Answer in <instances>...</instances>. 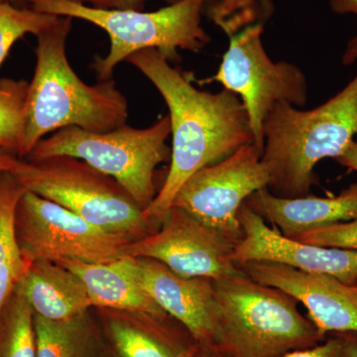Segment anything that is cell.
<instances>
[{
  "instance_id": "obj_1",
  "label": "cell",
  "mask_w": 357,
  "mask_h": 357,
  "mask_svg": "<svg viewBox=\"0 0 357 357\" xmlns=\"http://www.w3.org/2000/svg\"><path fill=\"white\" fill-rule=\"evenodd\" d=\"M126 62L153 84L169 109L173 137L170 167L156 198L144 211L159 227L188 178L255 143V137L248 109L232 91H199L190 75L175 69L155 49L136 52Z\"/></svg>"
},
{
  "instance_id": "obj_2",
  "label": "cell",
  "mask_w": 357,
  "mask_h": 357,
  "mask_svg": "<svg viewBox=\"0 0 357 357\" xmlns=\"http://www.w3.org/2000/svg\"><path fill=\"white\" fill-rule=\"evenodd\" d=\"M72 26L73 18L59 16L36 36V67L26 98L21 159L47 134L60 129L107 132L128 122V100L114 79L88 84L70 65L66 46Z\"/></svg>"
},
{
  "instance_id": "obj_3",
  "label": "cell",
  "mask_w": 357,
  "mask_h": 357,
  "mask_svg": "<svg viewBox=\"0 0 357 357\" xmlns=\"http://www.w3.org/2000/svg\"><path fill=\"white\" fill-rule=\"evenodd\" d=\"M204 13L229 38L217 74L202 84H222L241 98L248 109L255 145L264 147L263 123L275 103L302 107L307 100L304 72L288 62H274L262 41L273 13L271 0H206Z\"/></svg>"
},
{
  "instance_id": "obj_4",
  "label": "cell",
  "mask_w": 357,
  "mask_h": 357,
  "mask_svg": "<svg viewBox=\"0 0 357 357\" xmlns=\"http://www.w3.org/2000/svg\"><path fill=\"white\" fill-rule=\"evenodd\" d=\"M356 133L357 74L314 109L275 103L263 123L268 190L280 198L307 196L316 182L314 167L321 160L337 159Z\"/></svg>"
},
{
  "instance_id": "obj_5",
  "label": "cell",
  "mask_w": 357,
  "mask_h": 357,
  "mask_svg": "<svg viewBox=\"0 0 357 357\" xmlns=\"http://www.w3.org/2000/svg\"><path fill=\"white\" fill-rule=\"evenodd\" d=\"M215 283L220 309L218 347L230 357H282L324 342L292 296L243 270Z\"/></svg>"
},
{
  "instance_id": "obj_6",
  "label": "cell",
  "mask_w": 357,
  "mask_h": 357,
  "mask_svg": "<svg viewBox=\"0 0 357 357\" xmlns=\"http://www.w3.org/2000/svg\"><path fill=\"white\" fill-rule=\"evenodd\" d=\"M206 1L178 0L152 13L105 10L70 0H27V4L38 13L86 21L107 33L109 53L96 56L91 68L98 81H107L117 66L138 51L155 49L169 62H176L178 50H203L211 41L202 26Z\"/></svg>"
},
{
  "instance_id": "obj_7",
  "label": "cell",
  "mask_w": 357,
  "mask_h": 357,
  "mask_svg": "<svg viewBox=\"0 0 357 357\" xmlns=\"http://www.w3.org/2000/svg\"><path fill=\"white\" fill-rule=\"evenodd\" d=\"M170 135L169 115L143 129L128 124L107 132L63 128L40 141L25 160L40 161L56 156L82 160L114 178L145 211L158 194L155 170L171 160L166 143Z\"/></svg>"
},
{
  "instance_id": "obj_8",
  "label": "cell",
  "mask_w": 357,
  "mask_h": 357,
  "mask_svg": "<svg viewBox=\"0 0 357 357\" xmlns=\"http://www.w3.org/2000/svg\"><path fill=\"white\" fill-rule=\"evenodd\" d=\"M13 173L27 191L107 231L138 239L159 229L114 178L82 160L69 156L40 161L21 159Z\"/></svg>"
},
{
  "instance_id": "obj_9",
  "label": "cell",
  "mask_w": 357,
  "mask_h": 357,
  "mask_svg": "<svg viewBox=\"0 0 357 357\" xmlns=\"http://www.w3.org/2000/svg\"><path fill=\"white\" fill-rule=\"evenodd\" d=\"M15 234L28 263L100 264L128 256L131 238L96 227L60 204L26 191L15 211Z\"/></svg>"
},
{
  "instance_id": "obj_10",
  "label": "cell",
  "mask_w": 357,
  "mask_h": 357,
  "mask_svg": "<svg viewBox=\"0 0 357 357\" xmlns=\"http://www.w3.org/2000/svg\"><path fill=\"white\" fill-rule=\"evenodd\" d=\"M269 181L262 150L251 143L188 178L178 189L172 206L239 243L243 236L239 210L251 195L268 188Z\"/></svg>"
},
{
  "instance_id": "obj_11",
  "label": "cell",
  "mask_w": 357,
  "mask_h": 357,
  "mask_svg": "<svg viewBox=\"0 0 357 357\" xmlns=\"http://www.w3.org/2000/svg\"><path fill=\"white\" fill-rule=\"evenodd\" d=\"M237 243L182 208L172 206L159 229L131 241L126 255L156 260L187 278L218 280L241 271L232 259Z\"/></svg>"
},
{
  "instance_id": "obj_12",
  "label": "cell",
  "mask_w": 357,
  "mask_h": 357,
  "mask_svg": "<svg viewBox=\"0 0 357 357\" xmlns=\"http://www.w3.org/2000/svg\"><path fill=\"white\" fill-rule=\"evenodd\" d=\"M243 236L232 259L238 265L271 262L307 273L326 274L354 286L357 280V251L301 243L272 229L244 203L238 213Z\"/></svg>"
},
{
  "instance_id": "obj_13",
  "label": "cell",
  "mask_w": 357,
  "mask_h": 357,
  "mask_svg": "<svg viewBox=\"0 0 357 357\" xmlns=\"http://www.w3.org/2000/svg\"><path fill=\"white\" fill-rule=\"evenodd\" d=\"M255 280L280 289L306 307L319 335L357 333V291L331 275L307 273L287 265L248 262L237 266Z\"/></svg>"
},
{
  "instance_id": "obj_14",
  "label": "cell",
  "mask_w": 357,
  "mask_h": 357,
  "mask_svg": "<svg viewBox=\"0 0 357 357\" xmlns=\"http://www.w3.org/2000/svg\"><path fill=\"white\" fill-rule=\"evenodd\" d=\"M143 288L178 321L199 344L218 347L220 309L215 283L204 277H182L161 262L138 258Z\"/></svg>"
},
{
  "instance_id": "obj_15",
  "label": "cell",
  "mask_w": 357,
  "mask_h": 357,
  "mask_svg": "<svg viewBox=\"0 0 357 357\" xmlns=\"http://www.w3.org/2000/svg\"><path fill=\"white\" fill-rule=\"evenodd\" d=\"M245 204L283 236L293 237L307 230L357 218V182L337 196L280 198L268 188L251 195Z\"/></svg>"
},
{
  "instance_id": "obj_16",
  "label": "cell",
  "mask_w": 357,
  "mask_h": 357,
  "mask_svg": "<svg viewBox=\"0 0 357 357\" xmlns=\"http://www.w3.org/2000/svg\"><path fill=\"white\" fill-rule=\"evenodd\" d=\"M61 265L83 280L93 307L133 314H168L143 288L138 258L124 256L100 264L67 262Z\"/></svg>"
},
{
  "instance_id": "obj_17",
  "label": "cell",
  "mask_w": 357,
  "mask_h": 357,
  "mask_svg": "<svg viewBox=\"0 0 357 357\" xmlns=\"http://www.w3.org/2000/svg\"><path fill=\"white\" fill-rule=\"evenodd\" d=\"M15 292L34 314L52 321H64L89 312L93 306L83 280L58 263L36 260L29 263Z\"/></svg>"
},
{
  "instance_id": "obj_18",
  "label": "cell",
  "mask_w": 357,
  "mask_h": 357,
  "mask_svg": "<svg viewBox=\"0 0 357 357\" xmlns=\"http://www.w3.org/2000/svg\"><path fill=\"white\" fill-rule=\"evenodd\" d=\"M116 312L107 319V331L121 357H187L198 344L184 326L171 325L169 314H134V319Z\"/></svg>"
},
{
  "instance_id": "obj_19",
  "label": "cell",
  "mask_w": 357,
  "mask_h": 357,
  "mask_svg": "<svg viewBox=\"0 0 357 357\" xmlns=\"http://www.w3.org/2000/svg\"><path fill=\"white\" fill-rule=\"evenodd\" d=\"M36 357H105V345L89 312L64 321L34 314Z\"/></svg>"
},
{
  "instance_id": "obj_20",
  "label": "cell",
  "mask_w": 357,
  "mask_h": 357,
  "mask_svg": "<svg viewBox=\"0 0 357 357\" xmlns=\"http://www.w3.org/2000/svg\"><path fill=\"white\" fill-rule=\"evenodd\" d=\"M26 191L13 173L0 172V314L29 265L15 234L16 208Z\"/></svg>"
},
{
  "instance_id": "obj_21",
  "label": "cell",
  "mask_w": 357,
  "mask_h": 357,
  "mask_svg": "<svg viewBox=\"0 0 357 357\" xmlns=\"http://www.w3.org/2000/svg\"><path fill=\"white\" fill-rule=\"evenodd\" d=\"M0 357H36L34 312L15 291L0 314Z\"/></svg>"
},
{
  "instance_id": "obj_22",
  "label": "cell",
  "mask_w": 357,
  "mask_h": 357,
  "mask_svg": "<svg viewBox=\"0 0 357 357\" xmlns=\"http://www.w3.org/2000/svg\"><path fill=\"white\" fill-rule=\"evenodd\" d=\"M29 83L0 79V148L21 159L25 135V105Z\"/></svg>"
},
{
  "instance_id": "obj_23",
  "label": "cell",
  "mask_w": 357,
  "mask_h": 357,
  "mask_svg": "<svg viewBox=\"0 0 357 357\" xmlns=\"http://www.w3.org/2000/svg\"><path fill=\"white\" fill-rule=\"evenodd\" d=\"M59 16L38 13L30 7L0 2V67L16 41L27 34L35 36L50 27Z\"/></svg>"
},
{
  "instance_id": "obj_24",
  "label": "cell",
  "mask_w": 357,
  "mask_h": 357,
  "mask_svg": "<svg viewBox=\"0 0 357 357\" xmlns=\"http://www.w3.org/2000/svg\"><path fill=\"white\" fill-rule=\"evenodd\" d=\"M290 238L314 245L357 251V218L309 229Z\"/></svg>"
},
{
  "instance_id": "obj_25",
  "label": "cell",
  "mask_w": 357,
  "mask_h": 357,
  "mask_svg": "<svg viewBox=\"0 0 357 357\" xmlns=\"http://www.w3.org/2000/svg\"><path fill=\"white\" fill-rule=\"evenodd\" d=\"M335 335L337 337L328 338L314 347L288 352L282 357H344V337L340 333Z\"/></svg>"
},
{
  "instance_id": "obj_26",
  "label": "cell",
  "mask_w": 357,
  "mask_h": 357,
  "mask_svg": "<svg viewBox=\"0 0 357 357\" xmlns=\"http://www.w3.org/2000/svg\"><path fill=\"white\" fill-rule=\"evenodd\" d=\"M76 3L84 4L96 9L105 10H136L142 11L148 0H70ZM167 4H173L178 0H162Z\"/></svg>"
},
{
  "instance_id": "obj_27",
  "label": "cell",
  "mask_w": 357,
  "mask_h": 357,
  "mask_svg": "<svg viewBox=\"0 0 357 357\" xmlns=\"http://www.w3.org/2000/svg\"><path fill=\"white\" fill-rule=\"evenodd\" d=\"M331 9L337 14H356L357 15V0H328ZM357 59V36L354 37L347 44L342 64L349 66L354 64Z\"/></svg>"
},
{
  "instance_id": "obj_28",
  "label": "cell",
  "mask_w": 357,
  "mask_h": 357,
  "mask_svg": "<svg viewBox=\"0 0 357 357\" xmlns=\"http://www.w3.org/2000/svg\"><path fill=\"white\" fill-rule=\"evenodd\" d=\"M337 161L340 165L357 172V142L352 141L351 144L344 150V153L338 157Z\"/></svg>"
},
{
  "instance_id": "obj_29",
  "label": "cell",
  "mask_w": 357,
  "mask_h": 357,
  "mask_svg": "<svg viewBox=\"0 0 357 357\" xmlns=\"http://www.w3.org/2000/svg\"><path fill=\"white\" fill-rule=\"evenodd\" d=\"M21 159L15 154L0 148V171L1 172H14L20 165Z\"/></svg>"
},
{
  "instance_id": "obj_30",
  "label": "cell",
  "mask_w": 357,
  "mask_h": 357,
  "mask_svg": "<svg viewBox=\"0 0 357 357\" xmlns=\"http://www.w3.org/2000/svg\"><path fill=\"white\" fill-rule=\"evenodd\" d=\"M187 357H230L222 349L215 347H208V345L197 344L192 349L191 354Z\"/></svg>"
},
{
  "instance_id": "obj_31",
  "label": "cell",
  "mask_w": 357,
  "mask_h": 357,
  "mask_svg": "<svg viewBox=\"0 0 357 357\" xmlns=\"http://www.w3.org/2000/svg\"><path fill=\"white\" fill-rule=\"evenodd\" d=\"M344 340V357H357V333H340Z\"/></svg>"
},
{
  "instance_id": "obj_32",
  "label": "cell",
  "mask_w": 357,
  "mask_h": 357,
  "mask_svg": "<svg viewBox=\"0 0 357 357\" xmlns=\"http://www.w3.org/2000/svg\"><path fill=\"white\" fill-rule=\"evenodd\" d=\"M0 2H6L16 7H28L27 0H0Z\"/></svg>"
},
{
  "instance_id": "obj_33",
  "label": "cell",
  "mask_w": 357,
  "mask_h": 357,
  "mask_svg": "<svg viewBox=\"0 0 357 357\" xmlns=\"http://www.w3.org/2000/svg\"><path fill=\"white\" fill-rule=\"evenodd\" d=\"M354 287L356 288V290L357 291V280L356 283H354Z\"/></svg>"
},
{
  "instance_id": "obj_34",
  "label": "cell",
  "mask_w": 357,
  "mask_h": 357,
  "mask_svg": "<svg viewBox=\"0 0 357 357\" xmlns=\"http://www.w3.org/2000/svg\"><path fill=\"white\" fill-rule=\"evenodd\" d=\"M0 172H1V171H0Z\"/></svg>"
}]
</instances>
